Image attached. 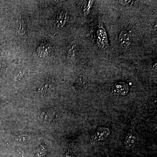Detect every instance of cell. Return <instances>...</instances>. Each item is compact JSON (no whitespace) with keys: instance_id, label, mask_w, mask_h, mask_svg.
<instances>
[{"instance_id":"1","label":"cell","mask_w":157,"mask_h":157,"mask_svg":"<svg viewBox=\"0 0 157 157\" xmlns=\"http://www.w3.org/2000/svg\"><path fill=\"white\" fill-rule=\"evenodd\" d=\"M134 121L132 122V126L127 133L124 141V146L128 150L132 149L135 147L138 140L137 134L135 131V122Z\"/></svg>"},{"instance_id":"2","label":"cell","mask_w":157,"mask_h":157,"mask_svg":"<svg viewBox=\"0 0 157 157\" xmlns=\"http://www.w3.org/2000/svg\"><path fill=\"white\" fill-rule=\"evenodd\" d=\"M110 135V130L106 127H99L91 135L90 140L92 143H98L106 140Z\"/></svg>"},{"instance_id":"3","label":"cell","mask_w":157,"mask_h":157,"mask_svg":"<svg viewBox=\"0 0 157 157\" xmlns=\"http://www.w3.org/2000/svg\"><path fill=\"white\" fill-rule=\"evenodd\" d=\"M119 42L123 48L128 49L132 45V34L126 30L121 31L119 37Z\"/></svg>"},{"instance_id":"4","label":"cell","mask_w":157,"mask_h":157,"mask_svg":"<svg viewBox=\"0 0 157 157\" xmlns=\"http://www.w3.org/2000/svg\"><path fill=\"white\" fill-rule=\"evenodd\" d=\"M15 29L17 35L23 36L26 33V26L21 14H18L16 16Z\"/></svg>"},{"instance_id":"5","label":"cell","mask_w":157,"mask_h":157,"mask_svg":"<svg viewBox=\"0 0 157 157\" xmlns=\"http://www.w3.org/2000/svg\"><path fill=\"white\" fill-rule=\"evenodd\" d=\"M69 18V15L67 12L61 11L56 17L55 24L58 28L63 27L67 22Z\"/></svg>"},{"instance_id":"6","label":"cell","mask_w":157,"mask_h":157,"mask_svg":"<svg viewBox=\"0 0 157 157\" xmlns=\"http://www.w3.org/2000/svg\"><path fill=\"white\" fill-rule=\"evenodd\" d=\"M77 50V44L75 41L72 42L68 46L67 50V55L68 59L71 63H73L76 60Z\"/></svg>"},{"instance_id":"7","label":"cell","mask_w":157,"mask_h":157,"mask_svg":"<svg viewBox=\"0 0 157 157\" xmlns=\"http://www.w3.org/2000/svg\"><path fill=\"white\" fill-rule=\"evenodd\" d=\"M52 86L50 81L44 82L36 90V93L39 96L46 95L50 92Z\"/></svg>"},{"instance_id":"8","label":"cell","mask_w":157,"mask_h":157,"mask_svg":"<svg viewBox=\"0 0 157 157\" xmlns=\"http://www.w3.org/2000/svg\"><path fill=\"white\" fill-rule=\"evenodd\" d=\"M76 86L80 90H85L89 85L87 78L83 75H79L76 80Z\"/></svg>"},{"instance_id":"9","label":"cell","mask_w":157,"mask_h":157,"mask_svg":"<svg viewBox=\"0 0 157 157\" xmlns=\"http://www.w3.org/2000/svg\"><path fill=\"white\" fill-rule=\"evenodd\" d=\"M115 91L117 94L121 95H125L128 92V85L125 82H118L116 83L115 85Z\"/></svg>"},{"instance_id":"10","label":"cell","mask_w":157,"mask_h":157,"mask_svg":"<svg viewBox=\"0 0 157 157\" xmlns=\"http://www.w3.org/2000/svg\"><path fill=\"white\" fill-rule=\"evenodd\" d=\"M51 47L48 43H43L39 46L37 50L38 55L40 56H45L50 53Z\"/></svg>"},{"instance_id":"11","label":"cell","mask_w":157,"mask_h":157,"mask_svg":"<svg viewBox=\"0 0 157 157\" xmlns=\"http://www.w3.org/2000/svg\"><path fill=\"white\" fill-rule=\"evenodd\" d=\"M53 112L51 109H45L40 112L39 115V117L41 120L43 121L49 122L53 119Z\"/></svg>"},{"instance_id":"12","label":"cell","mask_w":157,"mask_h":157,"mask_svg":"<svg viewBox=\"0 0 157 157\" xmlns=\"http://www.w3.org/2000/svg\"><path fill=\"white\" fill-rule=\"evenodd\" d=\"M31 139V135L28 134H22L14 137V140L19 143H25L29 141Z\"/></svg>"},{"instance_id":"13","label":"cell","mask_w":157,"mask_h":157,"mask_svg":"<svg viewBox=\"0 0 157 157\" xmlns=\"http://www.w3.org/2000/svg\"><path fill=\"white\" fill-rule=\"evenodd\" d=\"M35 153L37 157H45L46 155V149L45 146L41 144L36 150Z\"/></svg>"},{"instance_id":"14","label":"cell","mask_w":157,"mask_h":157,"mask_svg":"<svg viewBox=\"0 0 157 157\" xmlns=\"http://www.w3.org/2000/svg\"><path fill=\"white\" fill-rule=\"evenodd\" d=\"M25 73V71L22 69H16L14 70V78L15 80H19L22 78Z\"/></svg>"},{"instance_id":"15","label":"cell","mask_w":157,"mask_h":157,"mask_svg":"<svg viewBox=\"0 0 157 157\" xmlns=\"http://www.w3.org/2000/svg\"><path fill=\"white\" fill-rule=\"evenodd\" d=\"M63 157H74V153L72 150L69 148Z\"/></svg>"},{"instance_id":"16","label":"cell","mask_w":157,"mask_h":157,"mask_svg":"<svg viewBox=\"0 0 157 157\" xmlns=\"http://www.w3.org/2000/svg\"><path fill=\"white\" fill-rule=\"evenodd\" d=\"M134 1H121L120 3L122 4L124 6H132V4L134 3Z\"/></svg>"}]
</instances>
